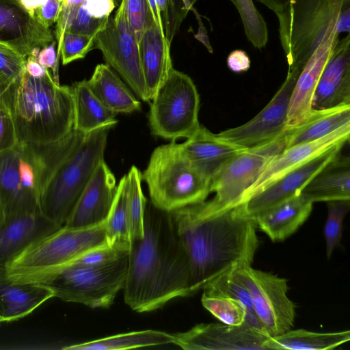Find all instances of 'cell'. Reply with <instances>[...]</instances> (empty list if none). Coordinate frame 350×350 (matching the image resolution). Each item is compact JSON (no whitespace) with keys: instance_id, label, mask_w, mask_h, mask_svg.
I'll return each instance as SVG.
<instances>
[{"instance_id":"cell-30","label":"cell","mask_w":350,"mask_h":350,"mask_svg":"<svg viewBox=\"0 0 350 350\" xmlns=\"http://www.w3.org/2000/svg\"><path fill=\"white\" fill-rule=\"evenodd\" d=\"M350 123V105L326 109H313L296 126L287 129L286 148L321 138Z\"/></svg>"},{"instance_id":"cell-21","label":"cell","mask_w":350,"mask_h":350,"mask_svg":"<svg viewBox=\"0 0 350 350\" xmlns=\"http://www.w3.org/2000/svg\"><path fill=\"white\" fill-rule=\"evenodd\" d=\"M58 228L40 209L0 215V269L32 242Z\"/></svg>"},{"instance_id":"cell-22","label":"cell","mask_w":350,"mask_h":350,"mask_svg":"<svg viewBox=\"0 0 350 350\" xmlns=\"http://www.w3.org/2000/svg\"><path fill=\"white\" fill-rule=\"evenodd\" d=\"M178 145L188 162L210 183L225 163L246 148L220 139L202 125Z\"/></svg>"},{"instance_id":"cell-37","label":"cell","mask_w":350,"mask_h":350,"mask_svg":"<svg viewBox=\"0 0 350 350\" xmlns=\"http://www.w3.org/2000/svg\"><path fill=\"white\" fill-rule=\"evenodd\" d=\"M230 1L239 13L248 40L258 49L264 48L268 42V29L253 0Z\"/></svg>"},{"instance_id":"cell-44","label":"cell","mask_w":350,"mask_h":350,"mask_svg":"<svg viewBox=\"0 0 350 350\" xmlns=\"http://www.w3.org/2000/svg\"><path fill=\"white\" fill-rule=\"evenodd\" d=\"M129 251L120 250L107 244L93 248L76 259L71 265L82 266H100L112 262L128 256Z\"/></svg>"},{"instance_id":"cell-34","label":"cell","mask_w":350,"mask_h":350,"mask_svg":"<svg viewBox=\"0 0 350 350\" xmlns=\"http://www.w3.org/2000/svg\"><path fill=\"white\" fill-rule=\"evenodd\" d=\"M127 185L125 174L118 184L116 195L105 223L107 245L123 251H129L131 245L126 215Z\"/></svg>"},{"instance_id":"cell-28","label":"cell","mask_w":350,"mask_h":350,"mask_svg":"<svg viewBox=\"0 0 350 350\" xmlns=\"http://www.w3.org/2000/svg\"><path fill=\"white\" fill-rule=\"evenodd\" d=\"M313 203L301 193L254 217L256 226L273 241H282L308 219Z\"/></svg>"},{"instance_id":"cell-35","label":"cell","mask_w":350,"mask_h":350,"mask_svg":"<svg viewBox=\"0 0 350 350\" xmlns=\"http://www.w3.org/2000/svg\"><path fill=\"white\" fill-rule=\"evenodd\" d=\"M203 290V294L208 296L227 297L239 301L246 312L245 323L265 333L255 315L249 291L234 276L233 269L219 277Z\"/></svg>"},{"instance_id":"cell-20","label":"cell","mask_w":350,"mask_h":350,"mask_svg":"<svg viewBox=\"0 0 350 350\" xmlns=\"http://www.w3.org/2000/svg\"><path fill=\"white\" fill-rule=\"evenodd\" d=\"M350 105V36L339 39L328 58L316 87L313 109Z\"/></svg>"},{"instance_id":"cell-36","label":"cell","mask_w":350,"mask_h":350,"mask_svg":"<svg viewBox=\"0 0 350 350\" xmlns=\"http://www.w3.org/2000/svg\"><path fill=\"white\" fill-rule=\"evenodd\" d=\"M127 176L126 215L131 241L144 234V216L146 200L142 189V173L133 165Z\"/></svg>"},{"instance_id":"cell-45","label":"cell","mask_w":350,"mask_h":350,"mask_svg":"<svg viewBox=\"0 0 350 350\" xmlns=\"http://www.w3.org/2000/svg\"><path fill=\"white\" fill-rule=\"evenodd\" d=\"M18 142L14 121L9 110L0 109V153Z\"/></svg>"},{"instance_id":"cell-50","label":"cell","mask_w":350,"mask_h":350,"mask_svg":"<svg viewBox=\"0 0 350 350\" xmlns=\"http://www.w3.org/2000/svg\"><path fill=\"white\" fill-rule=\"evenodd\" d=\"M25 70L33 77H42L46 75L49 70L42 66L38 62L36 57L30 55L26 59Z\"/></svg>"},{"instance_id":"cell-25","label":"cell","mask_w":350,"mask_h":350,"mask_svg":"<svg viewBox=\"0 0 350 350\" xmlns=\"http://www.w3.org/2000/svg\"><path fill=\"white\" fill-rule=\"evenodd\" d=\"M115 7L113 0H64L56 22L57 44L65 32L96 36L106 26Z\"/></svg>"},{"instance_id":"cell-23","label":"cell","mask_w":350,"mask_h":350,"mask_svg":"<svg viewBox=\"0 0 350 350\" xmlns=\"http://www.w3.org/2000/svg\"><path fill=\"white\" fill-rule=\"evenodd\" d=\"M338 36L332 35L325 40L299 74L289 101L287 129L298 124L313 111L312 100L316 87L323 68L339 40Z\"/></svg>"},{"instance_id":"cell-10","label":"cell","mask_w":350,"mask_h":350,"mask_svg":"<svg viewBox=\"0 0 350 350\" xmlns=\"http://www.w3.org/2000/svg\"><path fill=\"white\" fill-rule=\"evenodd\" d=\"M286 134L262 146L245 148L225 163L211 180V193L215 195L206 201L209 208L222 211L239 205L267 163L285 149Z\"/></svg>"},{"instance_id":"cell-14","label":"cell","mask_w":350,"mask_h":350,"mask_svg":"<svg viewBox=\"0 0 350 350\" xmlns=\"http://www.w3.org/2000/svg\"><path fill=\"white\" fill-rule=\"evenodd\" d=\"M297 78L288 73L280 89L256 116L242 125L215 135L246 148L262 146L283 135L287 131L288 105Z\"/></svg>"},{"instance_id":"cell-17","label":"cell","mask_w":350,"mask_h":350,"mask_svg":"<svg viewBox=\"0 0 350 350\" xmlns=\"http://www.w3.org/2000/svg\"><path fill=\"white\" fill-rule=\"evenodd\" d=\"M54 40L51 29L19 0H0V44L27 59L30 55L37 57L40 49Z\"/></svg>"},{"instance_id":"cell-47","label":"cell","mask_w":350,"mask_h":350,"mask_svg":"<svg viewBox=\"0 0 350 350\" xmlns=\"http://www.w3.org/2000/svg\"><path fill=\"white\" fill-rule=\"evenodd\" d=\"M56 42L54 40L41 49L37 56V59L42 66L49 70V68L52 70V76L54 81L59 83L58 66L59 57L57 55V51H56Z\"/></svg>"},{"instance_id":"cell-9","label":"cell","mask_w":350,"mask_h":350,"mask_svg":"<svg viewBox=\"0 0 350 350\" xmlns=\"http://www.w3.org/2000/svg\"><path fill=\"white\" fill-rule=\"evenodd\" d=\"M128 256L100 266L71 265L46 284L53 297L90 308H109L123 290Z\"/></svg>"},{"instance_id":"cell-13","label":"cell","mask_w":350,"mask_h":350,"mask_svg":"<svg viewBox=\"0 0 350 350\" xmlns=\"http://www.w3.org/2000/svg\"><path fill=\"white\" fill-rule=\"evenodd\" d=\"M37 165L26 143L0 153V215L39 208Z\"/></svg>"},{"instance_id":"cell-49","label":"cell","mask_w":350,"mask_h":350,"mask_svg":"<svg viewBox=\"0 0 350 350\" xmlns=\"http://www.w3.org/2000/svg\"><path fill=\"white\" fill-rule=\"evenodd\" d=\"M14 85L0 76V109L9 110Z\"/></svg>"},{"instance_id":"cell-48","label":"cell","mask_w":350,"mask_h":350,"mask_svg":"<svg viewBox=\"0 0 350 350\" xmlns=\"http://www.w3.org/2000/svg\"><path fill=\"white\" fill-rule=\"evenodd\" d=\"M227 64L228 68L233 72H245L250 67V59L245 51L235 50L228 55Z\"/></svg>"},{"instance_id":"cell-39","label":"cell","mask_w":350,"mask_h":350,"mask_svg":"<svg viewBox=\"0 0 350 350\" xmlns=\"http://www.w3.org/2000/svg\"><path fill=\"white\" fill-rule=\"evenodd\" d=\"M327 217L324 226L326 243V254L329 258L334 250L340 245L343 221L350 208V200L327 202Z\"/></svg>"},{"instance_id":"cell-12","label":"cell","mask_w":350,"mask_h":350,"mask_svg":"<svg viewBox=\"0 0 350 350\" xmlns=\"http://www.w3.org/2000/svg\"><path fill=\"white\" fill-rule=\"evenodd\" d=\"M99 49L106 64L113 68L135 95L149 102L144 78L139 44L132 33L121 0L113 17L109 16L105 28L94 40V49Z\"/></svg>"},{"instance_id":"cell-51","label":"cell","mask_w":350,"mask_h":350,"mask_svg":"<svg viewBox=\"0 0 350 350\" xmlns=\"http://www.w3.org/2000/svg\"><path fill=\"white\" fill-rule=\"evenodd\" d=\"M273 11L276 15L284 11L292 0H257Z\"/></svg>"},{"instance_id":"cell-1","label":"cell","mask_w":350,"mask_h":350,"mask_svg":"<svg viewBox=\"0 0 350 350\" xmlns=\"http://www.w3.org/2000/svg\"><path fill=\"white\" fill-rule=\"evenodd\" d=\"M171 214L187 260L189 296L223 274L252 265L258 246L257 226L240 205L213 211L205 200Z\"/></svg>"},{"instance_id":"cell-33","label":"cell","mask_w":350,"mask_h":350,"mask_svg":"<svg viewBox=\"0 0 350 350\" xmlns=\"http://www.w3.org/2000/svg\"><path fill=\"white\" fill-rule=\"evenodd\" d=\"M173 343V334L147 329L119 334L63 347L66 350H118Z\"/></svg>"},{"instance_id":"cell-6","label":"cell","mask_w":350,"mask_h":350,"mask_svg":"<svg viewBox=\"0 0 350 350\" xmlns=\"http://www.w3.org/2000/svg\"><path fill=\"white\" fill-rule=\"evenodd\" d=\"M105 223L86 228L64 225L44 235L5 264L6 277L15 282L47 284L86 252L107 244Z\"/></svg>"},{"instance_id":"cell-3","label":"cell","mask_w":350,"mask_h":350,"mask_svg":"<svg viewBox=\"0 0 350 350\" xmlns=\"http://www.w3.org/2000/svg\"><path fill=\"white\" fill-rule=\"evenodd\" d=\"M9 111L18 142L57 141L73 129L72 87L55 81L49 70L42 77H33L25 70L14 83Z\"/></svg>"},{"instance_id":"cell-16","label":"cell","mask_w":350,"mask_h":350,"mask_svg":"<svg viewBox=\"0 0 350 350\" xmlns=\"http://www.w3.org/2000/svg\"><path fill=\"white\" fill-rule=\"evenodd\" d=\"M335 145L291 170L239 204L244 214L255 217L300 193L307 183L342 150Z\"/></svg>"},{"instance_id":"cell-26","label":"cell","mask_w":350,"mask_h":350,"mask_svg":"<svg viewBox=\"0 0 350 350\" xmlns=\"http://www.w3.org/2000/svg\"><path fill=\"white\" fill-rule=\"evenodd\" d=\"M53 297L46 285L11 281L0 269V325L25 318Z\"/></svg>"},{"instance_id":"cell-32","label":"cell","mask_w":350,"mask_h":350,"mask_svg":"<svg viewBox=\"0 0 350 350\" xmlns=\"http://www.w3.org/2000/svg\"><path fill=\"white\" fill-rule=\"evenodd\" d=\"M350 339L349 330L336 332H314L306 329H289L269 336L264 342L265 350H325L340 346Z\"/></svg>"},{"instance_id":"cell-24","label":"cell","mask_w":350,"mask_h":350,"mask_svg":"<svg viewBox=\"0 0 350 350\" xmlns=\"http://www.w3.org/2000/svg\"><path fill=\"white\" fill-rule=\"evenodd\" d=\"M170 44L150 15L139 42L141 64L150 101L173 68Z\"/></svg>"},{"instance_id":"cell-8","label":"cell","mask_w":350,"mask_h":350,"mask_svg":"<svg viewBox=\"0 0 350 350\" xmlns=\"http://www.w3.org/2000/svg\"><path fill=\"white\" fill-rule=\"evenodd\" d=\"M150 101L148 122L154 135L175 142L200 126V96L187 75L173 68Z\"/></svg>"},{"instance_id":"cell-52","label":"cell","mask_w":350,"mask_h":350,"mask_svg":"<svg viewBox=\"0 0 350 350\" xmlns=\"http://www.w3.org/2000/svg\"><path fill=\"white\" fill-rule=\"evenodd\" d=\"M21 4L34 15V12L47 0H19Z\"/></svg>"},{"instance_id":"cell-5","label":"cell","mask_w":350,"mask_h":350,"mask_svg":"<svg viewBox=\"0 0 350 350\" xmlns=\"http://www.w3.org/2000/svg\"><path fill=\"white\" fill-rule=\"evenodd\" d=\"M112 127L105 126L86 134L73 152L43 171L39 208L56 226L65 225L95 170L104 159Z\"/></svg>"},{"instance_id":"cell-19","label":"cell","mask_w":350,"mask_h":350,"mask_svg":"<svg viewBox=\"0 0 350 350\" xmlns=\"http://www.w3.org/2000/svg\"><path fill=\"white\" fill-rule=\"evenodd\" d=\"M349 134L350 123L342 126L318 139L284 149L267 163L258 180L245 195L241 204L284 174L305 163L327 149L339 144L348 142Z\"/></svg>"},{"instance_id":"cell-40","label":"cell","mask_w":350,"mask_h":350,"mask_svg":"<svg viewBox=\"0 0 350 350\" xmlns=\"http://www.w3.org/2000/svg\"><path fill=\"white\" fill-rule=\"evenodd\" d=\"M95 37L65 32L57 46V55L59 57L61 55L63 65L84 58L88 52L94 49Z\"/></svg>"},{"instance_id":"cell-15","label":"cell","mask_w":350,"mask_h":350,"mask_svg":"<svg viewBox=\"0 0 350 350\" xmlns=\"http://www.w3.org/2000/svg\"><path fill=\"white\" fill-rule=\"evenodd\" d=\"M269 336L246 323H200L173 334V344L185 350H265Z\"/></svg>"},{"instance_id":"cell-41","label":"cell","mask_w":350,"mask_h":350,"mask_svg":"<svg viewBox=\"0 0 350 350\" xmlns=\"http://www.w3.org/2000/svg\"><path fill=\"white\" fill-rule=\"evenodd\" d=\"M125 14L130 29L138 44L146 28L152 11L148 0H123Z\"/></svg>"},{"instance_id":"cell-27","label":"cell","mask_w":350,"mask_h":350,"mask_svg":"<svg viewBox=\"0 0 350 350\" xmlns=\"http://www.w3.org/2000/svg\"><path fill=\"white\" fill-rule=\"evenodd\" d=\"M340 152L301 191L300 193L312 203L350 200V159Z\"/></svg>"},{"instance_id":"cell-43","label":"cell","mask_w":350,"mask_h":350,"mask_svg":"<svg viewBox=\"0 0 350 350\" xmlns=\"http://www.w3.org/2000/svg\"><path fill=\"white\" fill-rule=\"evenodd\" d=\"M198 0H168V12L164 27L165 36L171 44L189 11Z\"/></svg>"},{"instance_id":"cell-2","label":"cell","mask_w":350,"mask_h":350,"mask_svg":"<svg viewBox=\"0 0 350 350\" xmlns=\"http://www.w3.org/2000/svg\"><path fill=\"white\" fill-rule=\"evenodd\" d=\"M189 268L171 212L146 203L144 234L131 241L124 302L138 312L189 296Z\"/></svg>"},{"instance_id":"cell-4","label":"cell","mask_w":350,"mask_h":350,"mask_svg":"<svg viewBox=\"0 0 350 350\" xmlns=\"http://www.w3.org/2000/svg\"><path fill=\"white\" fill-rule=\"evenodd\" d=\"M288 73L298 77L321 43L350 31V0H292L277 14Z\"/></svg>"},{"instance_id":"cell-38","label":"cell","mask_w":350,"mask_h":350,"mask_svg":"<svg viewBox=\"0 0 350 350\" xmlns=\"http://www.w3.org/2000/svg\"><path fill=\"white\" fill-rule=\"evenodd\" d=\"M201 301L203 306L223 323L230 325L245 323L244 306L232 298L208 296L202 293Z\"/></svg>"},{"instance_id":"cell-11","label":"cell","mask_w":350,"mask_h":350,"mask_svg":"<svg viewBox=\"0 0 350 350\" xmlns=\"http://www.w3.org/2000/svg\"><path fill=\"white\" fill-rule=\"evenodd\" d=\"M249 291L255 315L269 336L285 333L293 326L295 305L288 297L287 280L271 273L241 265L233 269Z\"/></svg>"},{"instance_id":"cell-46","label":"cell","mask_w":350,"mask_h":350,"mask_svg":"<svg viewBox=\"0 0 350 350\" xmlns=\"http://www.w3.org/2000/svg\"><path fill=\"white\" fill-rule=\"evenodd\" d=\"M64 0H47L34 12V15L46 27L50 28L58 19Z\"/></svg>"},{"instance_id":"cell-31","label":"cell","mask_w":350,"mask_h":350,"mask_svg":"<svg viewBox=\"0 0 350 350\" xmlns=\"http://www.w3.org/2000/svg\"><path fill=\"white\" fill-rule=\"evenodd\" d=\"M74 98L73 129L88 134L117 123L116 113L106 107L92 93L86 79L71 85Z\"/></svg>"},{"instance_id":"cell-42","label":"cell","mask_w":350,"mask_h":350,"mask_svg":"<svg viewBox=\"0 0 350 350\" xmlns=\"http://www.w3.org/2000/svg\"><path fill=\"white\" fill-rule=\"evenodd\" d=\"M26 59L12 49L0 44V76L12 84L18 82L25 71Z\"/></svg>"},{"instance_id":"cell-7","label":"cell","mask_w":350,"mask_h":350,"mask_svg":"<svg viewBox=\"0 0 350 350\" xmlns=\"http://www.w3.org/2000/svg\"><path fill=\"white\" fill-rule=\"evenodd\" d=\"M142 180L150 202L168 212L202 202L211 193L210 181L188 162L175 142L153 150Z\"/></svg>"},{"instance_id":"cell-18","label":"cell","mask_w":350,"mask_h":350,"mask_svg":"<svg viewBox=\"0 0 350 350\" xmlns=\"http://www.w3.org/2000/svg\"><path fill=\"white\" fill-rule=\"evenodd\" d=\"M117 187L115 176L103 159L81 194L65 226L86 228L105 221L113 203Z\"/></svg>"},{"instance_id":"cell-29","label":"cell","mask_w":350,"mask_h":350,"mask_svg":"<svg viewBox=\"0 0 350 350\" xmlns=\"http://www.w3.org/2000/svg\"><path fill=\"white\" fill-rule=\"evenodd\" d=\"M87 81L94 96L117 114L131 113L140 109L139 100L107 64H98Z\"/></svg>"},{"instance_id":"cell-53","label":"cell","mask_w":350,"mask_h":350,"mask_svg":"<svg viewBox=\"0 0 350 350\" xmlns=\"http://www.w3.org/2000/svg\"><path fill=\"white\" fill-rule=\"evenodd\" d=\"M113 1H114L116 6L119 5L121 2V0H113Z\"/></svg>"}]
</instances>
